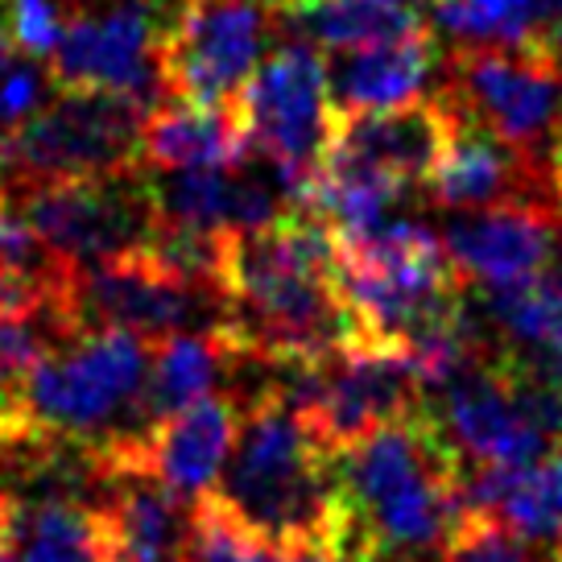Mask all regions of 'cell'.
I'll use <instances>...</instances> for the list:
<instances>
[{
	"instance_id": "cell-21",
	"label": "cell",
	"mask_w": 562,
	"mask_h": 562,
	"mask_svg": "<svg viewBox=\"0 0 562 562\" xmlns=\"http://www.w3.org/2000/svg\"><path fill=\"white\" fill-rule=\"evenodd\" d=\"M9 562H108L100 509L75 496L18 501Z\"/></svg>"
},
{
	"instance_id": "cell-26",
	"label": "cell",
	"mask_w": 562,
	"mask_h": 562,
	"mask_svg": "<svg viewBox=\"0 0 562 562\" xmlns=\"http://www.w3.org/2000/svg\"><path fill=\"white\" fill-rule=\"evenodd\" d=\"M4 9H9L4 30L13 37V46L30 58H54L63 30H67L58 0H4Z\"/></svg>"
},
{
	"instance_id": "cell-2",
	"label": "cell",
	"mask_w": 562,
	"mask_h": 562,
	"mask_svg": "<svg viewBox=\"0 0 562 562\" xmlns=\"http://www.w3.org/2000/svg\"><path fill=\"white\" fill-rule=\"evenodd\" d=\"M435 414L422 405L339 451L344 538L339 562L442 559L463 517V468Z\"/></svg>"
},
{
	"instance_id": "cell-31",
	"label": "cell",
	"mask_w": 562,
	"mask_h": 562,
	"mask_svg": "<svg viewBox=\"0 0 562 562\" xmlns=\"http://www.w3.org/2000/svg\"><path fill=\"white\" fill-rule=\"evenodd\" d=\"M559 562H562V554H559Z\"/></svg>"
},
{
	"instance_id": "cell-4",
	"label": "cell",
	"mask_w": 562,
	"mask_h": 562,
	"mask_svg": "<svg viewBox=\"0 0 562 562\" xmlns=\"http://www.w3.org/2000/svg\"><path fill=\"white\" fill-rule=\"evenodd\" d=\"M335 245V278L360 344L402 351L426 331L468 315V278L430 228L389 220L385 228Z\"/></svg>"
},
{
	"instance_id": "cell-14",
	"label": "cell",
	"mask_w": 562,
	"mask_h": 562,
	"mask_svg": "<svg viewBox=\"0 0 562 562\" xmlns=\"http://www.w3.org/2000/svg\"><path fill=\"white\" fill-rule=\"evenodd\" d=\"M422 191H430V199L442 207L459 211L496 207V203H554L559 207V199L546 182L542 161L517 154L496 133L480 128L459 112H451L442 158Z\"/></svg>"
},
{
	"instance_id": "cell-10",
	"label": "cell",
	"mask_w": 562,
	"mask_h": 562,
	"mask_svg": "<svg viewBox=\"0 0 562 562\" xmlns=\"http://www.w3.org/2000/svg\"><path fill=\"white\" fill-rule=\"evenodd\" d=\"M269 18L257 0H175L161 25V91L178 104L228 108L257 75Z\"/></svg>"
},
{
	"instance_id": "cell-20",
	"label": "cell",
	"mask_w": 562,
	"mask_h": 562,
	"mask_svg": "<svg viewBox=\"0 0 562 562\" xmlns=\"http://www.w3.org/2000/svg\"><path fill=\"white\" fill-rule=\"evenodd\" d=\"M232 360H240V351L224 327L220 331H178L154 344V364H149V381L140 393L133 435L187 409V405L203 402L215 389V381L224 376V369H232Z\"/></svg>"
},
{
	"instance_id": "cell-29",
	"label": "cell",
	"mask_w": 562,
	"mask_h": 562,
	"mask_svg": "<svg viewBox=\"0 0 562 562\" xmlns=\"http://www.w3.org/2000/svg\"><path fill=\"white\" fill-rule=\"evenodd\" d=\"M376 4H389V9H405V13H418V18H426V4H435V0H376Z\"/></svg>"
},
{
	"instance_id": "cell-12",
	"label": "cell",
	"mask_w": 562,
	"mask_h": 562,
	"mask_svg": "<svg viewBox=\"0 0 562 562\" xmlns=\"http://www.w3.org/2000/svg\"><path fill=\"white\" fill-rule=\"evenodd\" d=\"M426 402H435V409H426L447 442L463 459H475V468H529L559 447L538 418L526 381L501 360V351L459 372Z\"/></svg>"
},
{
	"instance_id": "cell-22",
	"label": "cell",
	"mask_w": 562,
	"mask_h": 562,
	"mask_svg": "<svg viewBox=\"0 0 562 562\" xmlns=\"http://www.w3.org/2000/svg\"><path fill=\"white\" fill-rule=\"evenodd\" d=\"M294 21L315 46H327V50L339 54L385 46V42H397V37L426 30V21L418 13L389 9V4H376V0H318L311 9L294 13Z\"/></svg>"
},
{
	"instance_id": "cell-16",
	"label": "cell",
	"mask_w": 562,
	"mask_h": 562,
	"mask_svg": "<svg viewBox=\"0 0 562 562\" xmlns=\"http://www.w3.org/2000/svg\"><path fill=\"white\" fill-rule=\"evenodd\" d=\"M100 509L108 562H187L191 509L145 475H108Z\"/></svg>"
},
{
	"instance_id": "cell-8",
	"label": "cell",
	"mask_w": 562,
	"mask_h": 562,
	"mask_svg": "<svg viewBox=\"0 0 562 562\" xmlns=\"http://www.w3.org/2000/svg\"><path fill=\"white\" fill-rule=\"evenodd\" d=\"M252 149L261 154L290 191V203L299 211V194L327 158L335 133V100H331V67L315 42H281L265 58L257 75L240 91Z\"/></svg>"
},
{
	"instance_id": "cell-17",
	"label": "cell",
	"mask_w": 562,
	"mask_h": 562,
	"mask_svg": "<svg viewBox=\"0 0 562 562\" xmlns=\"http://www.w3.org/2000/svg\"><path fill=\"white\" fill-rule=\"evenodd\" d=\"M331 67V63H327ZM439 70V46L430 30L409 37L344 50L331 67V100L339 116H369V112H393V108L418 104L430 75Z\"/></svg>"
},
{
	"instance_id": "cell-19",
	"label": "cell",
	"mask_w": 562,
	"mask_h": 562,
	"mask_svg": "<svg viewBox=\"0 0 562 562\" xmlns=\"http://www.w3.org/2000/svg\"><path fill=\"white\" fill-rule=\"evenodd\" d=\"M463 505L488 513L538 546H562V447L529 468H475L463 475Z\"/></svg>"
},
{
	"instance_id": "cell-7",
	"label": "cell",
	"mask_w": 562,
	"mask_h": 562,
	"mask_svg": "<svg viewBox=\"0 0 562 562\" xmlns=\"http://www.w3.org/2000/svg\"><path fill=\"white\" fill-rule=\"evenodd\" d=\"M0 203L67 265H91L149 248L158 228L154 187L137 170L112 178L0 187Z\"/></svg>"
},
{
	"instance_id": "cell-5",
	"label": "cell",
	"mask_w": 562,
	"mask_h": 562,
	"mask_svg": "<svg viewBox=\"0 0 562 562\" xmlns=\"http://www.w3.org/2000/svg\"><path fill=\"white\" fill-rule=\"evenodd\" d=\"M154 108L108 91L58 88L54 100L0 140V187L75 182L140 170V133Z\"/></svg>"
},
{
	"instance_id": "cell-24",
	"label": "cell",
	"mask_w": 562,
	"mask_h": 562,
	"mask_svg": "<svg viewBox=\"0 0 562 562\" xmlns=\"http://www.w3.org/2000/svg\"><path fill=\"white\" fill-rule=\"evenodd\" d=\"M439 562H559V550L529 542L488 513L463 509L459 526L451 529V538L442 546Z\"/></svg>"
},
{
	"instance_id": "cell-25",
	"label": "cell",
	"mask_w": 562,
	"mask_h": 562,
	"mask_svg": "<svg viewBox=\"0 0 562 562\" xmlns=\"http://www.w3.org/2000/svg\"><path fill=\"white\" fill-rule=\"evenodd\" d=\"M70 335L79 331L63 318H0V397L13 393Z\"/></svg>"
},
{
	"instance_id": "cell-3",
	"label": "cell",
	"mask_w": 562,
	"mask_h": 562,
	"mask_svg": "<svg viewBox=\"0 0 562 562\" xmlns=\"http://www.w3.org/2000/svg\"><path fill=\"white\" fill-rule=\"evenodd\" d=\"M211 496L265 542L327 546L339 554V463L281 389L245 402L240 435Z\"/></svg>"
},
{
	"instance_id": "cell-23",
	"label": "cell",
	"mask_w": 562,
	"mask_h": 562,
	"mask_svg": "<svg viewBox=\"0 0 562 562\" xmlns=\"http://www.w3.org/2000/svg\"><path fill=\"white\" fill-rule=\"evenodd\" d=\"M435 13L459 46L538 50L542 0H435Z\"/></svg>"
},
{
	"instance_id": "cell-13",
	"label": "cell",
	"mask_w": 562,
	"mask_h": 562,
	"mask_svg": "<svg viewBox=\"0 0 562 562\" xmlns=\"http://www.w3.org/2000/svg\"><path fill=\"white\" fill-rule=\"evenodd\" d=\"M562 207L554 203H496L459 211L442 232V245L468 281L513 290L538 281L559 257Z\"/></svg>"
},
{
	"instance_id": "cell-18",
	"label": "cell",
	"mask_w": 562,
	"mask_h": 562,
	"mask_svg": "<svg viewBox=\"0 0 562 562\" xmlns=\"http://www.w3.org/2000/svg\"><path fill=\"white\" fill-rule=\"evenodd\" d=\"M140 154L158 170H240L257 149L240 104L199 108L175 100L145 116Z\"/></svg>"
},
{
	"instance_id": "cell-27",
	"label": "cell",
	"mask_w": 562,
	"mask_h": 562,
	"mask_svg": "<svg viewBox=\"0 0 562 562\" xmlns=\"http://www.w3.org/2000/svg\"><path fill=\"white\" fill-rule=\"evenodd\" d=\"M546 182H550V191H554V199H559L562 207V124L554 128V137H550V149H546Z\"/></svg>"
},
{
	"instance_id": "cell-6",
	"label": "cell",
	"mask_w": 562,
	"mask_h": 562,
	"mask_svg": "<svg viewBox=\"0 0 562 562\" xmlns=\"http://www.w3.org/2000/svg\"><path fill=\"white\" fill-rule=\"evenodd\" d=\"M70 315L79 331L121 327L149 344L178 331H220L228 302L215 285L178 273L154 248L70 265Z\"/></svg>"
},
{
	"instance_id": "cell-9",
	"label": "cell",
	"mask_w": 562,
	"mask_h": 562,
	"mask_svg": "<svg viewBox=\"0 0 562 562\" xmlns=\"http://www.w3.org/2000/svg\"><path fill=\"white\" fill-rule=\"evenodd\" d=\"M439 100L517 154L546 161L562 124V58L517 46H459L442 63Z\"/></svg>"
},
{
	"instance_id": "cell-1",
	"label": "cell",
	"mask_w": 562,
	"mask_h": 562,
	"mask_svg": "<svg viewBox=\"0 0 562 562\" xmlns=\"http://www.w3.org/2000/svg\"><path fill=\"white\" fill-rule=\"evenodd\" d=\"M335 265V232L306 211H285L261 228L228 232L224 331L240 360L290 369L360 344L356 318L339 294Z\"/></svg>"
},
{
	"instance_id": "cell-11",
	"label": "cell",
	"mask_w": 562,
	"mask_h": 562,
	"mask_svg": "<svg viewBox=\"0 0 562 562\" xmlns=\"http://www.w3.org/2000/svg\"><path fill=\"white\" fill-rule=\"evenodd\" d=\"M175 0H112L67 18L50 58V83L75 91H108L154 108L161 91L158 46Z\"/></svg>"
},
{
	"instance_id": "cell-15",
	"label": "cell",
	"mask_w": 562,
	"mask_h": 562,
	"mask_svg": "<svg viewBox=\"0 0 562 562\" xmlns=\"http://www.w3.org/2000/svg\"><path fill=\"white\" fill-rule=\"evenodd\" d=\"M447 128H451V112L442 108L439 95L393 108V112L339 116L323 161L356 166L364 175H376L409 191V187H426V178L435 175L447 145Z\"/></svg>"
},
{
	"instance_id": "cell-30",
	"label": "cell",
	"mask_w": 562,
	"mask_h": 562,
	"mask_svg": "<svg viewBox=\"0 0 562 562\" xmlns=\"http://www.w3.org/2000/svg\"><path fill=\"white\" fill-rule=\"evenodd\" d=\"M559 554H562V546H559Z\"/></svg>"
},
{
	"instance_id": "cell-28",
	"label": "cell",
	"mask_w": 562,
	"mask_h": 562,
	"mask_svg": "<svg viewBox=\"0 0 562 562\" xmlns=\"http://www.w3.org/2000/svg\"><path fill=\"white\" fill-rule=\"evenodd\" d=\"M18 46H13V37H9V30H4V25H0V75H4V70L13 67V63H18Z\"/></svg>"
}]
</instances>
